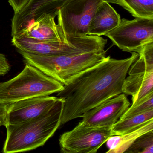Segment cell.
Segmentation results:
<instances>
[{
    "instance_id": "6da1fadb",
    "label": "cell",
    "mask_w": 153,
    "mask_h": 153,
    "mask_svg": "<svg viewBox=\"0 0 153 153\" xmlns=\"http://www.w3.org/2000/svg\"><path fill=\"white\" fill-rule=\"evenodd\" d=\"M115 59L110 56L70 80L58 97L64 100L61 124L82 117L92 108L121 94L129 69L138 57Z\"/></svg>"
},
{
    "instance_id": "7a4b0ae2",
    "label": "cell",
    "mask_w": 153,
    "mask_h": 153,
    "mask_svg": "<svg viewBox=\"0 0 153 153\" xmlns=\"http://www.w3.org/2000/svg\"><path fill=\"white\" fill-rule=\"evenodd\" d=\"M64 103V100L59 98L50 111L37 118L15 125H6L3 153L25 152L44 146L61 125Z\"/></svg>"
},
{
    "instance_id": "3957f363",
    "label": "cell",
    "mask_w": 153,
    "mask_h": 153,
    "mask_svg": "<svg viewBox=\"0 0 153 153\" xmlns=\"http://www.w3.org/2000/svg\"><path fill=\"white\" fill-rule=\"evenodd\" d=\"M27 64L65 85L73 78L96 65L105 58V51L76 55L44 56L18 51Z\"/></svg>"
},
{
    "instance_id": "277c9868",
    "label": "cell",
    "mask_w": 153,
    "mask_h": 153,
    "mask_svg": "<svg viewBox=\"0 0 153 153\" xmlns=\"http://www.w3.org/2000/svg\"><path fill=\"white\" fill-rule=\"evenodd\" d=\"M64 86L36 68L27 64L12 79L0 83V104H10L35 97L59 93Z\"/></svg>"
},
{
    "instance_id": "5b68a950",
    "label": "cell",
    "mask_w": 153,
    "mask_h": 153,
    "mask_svg": "<svg viewBox=\"0 0 153 153\" xmlns=\"http://www.w3.org/2000/svg\"><path fill=\"white\" fill-rule=\"evenodd\" d=\"M67 43L45 42L18 36L12 37L13 45L18 51L44 56L76 55L91 52L104 51L107 41L101 36L86 35L68 37Z\"/></svg>"
},
{
    "instance_id": "8992f818",
    "label": "cell",
    "mask_w": 153,
    "mask_h": 153,
    "mask_svg": "<svg viewBox=\"0 0 153 153\" xmlns=\"http://www.w3.org/2000/svg\"><path fill=\"white\" fill-rule=\"evenodd\" d=\"M104 36L123 51L139 54L145 45L153 42V19H122L117 27Z\"/></svg>"
},
{
    "instance_id": "52a82bcc",
    "label": "cell",
    "mask_w": 153,
    "mask_h": 153,
    "mask_svg": "<svg viewBox=\"0 0 153 153\" xmlns=\"http://www.w3.org/2000/svg\"><path fill=\"white\" fill-rule=\"evenodd\" d=\"M103 0H72L57 13L58 25L68 39L88 35L90 21Z\"/></svg>"
},
{
    "instance_id": "ba28073f",
    "label": "cell",
    "mask_w": 153,
    "mask_h": 153,
    "mask_svg": "<svg viewBox=\"0 0 153 153\" xmlns=\"http://www.w3.org/2000/svg\"><path fill=\"white\" fill-rule=\"evenodd\" d=\"M110 127H87L78 124L61 136L59 142L63 153H95L112 137Z\"/></svg>"
},
{
    "instance_id": "9c48e42d",
    "label": "cell",
    "mask_w": 153,
    "mask_h": 153,
    "mask_svg": "<svg viewBox=\"0 0 153 153\" xmlns=\"http://www.w3.org/2000/svg\"><path fill=\"white\" fill-rule=\"evenodd\" d=\"M72 0H29L24 7L15 13L11 23L12 37L17 36L39 17L44 14L56 17L58 10ZM121 7L119 0H103Z\"/></svg>"
},
{
    "instance_id": "30bf717a",
    "label": "cell",
    "mask_w": 153,
    "mask_h": 153,
    "mask_svg": "<svg viewBox=\"0 0 153 153\" xmlns=\"http://www.w3.org/2000/svg\"><path fill=\"white\" fill-rule=\"evenodd\" d=\"M130 105L125 94H120L87 111L78 125L87 127H111Z\"/></svg>"
},
{
    "instance_id": "8fae6325",
    "label": "cell",
    "mask_w": 153,
    "mask_h": 153,
    "mask_svg": "<svg viewBox=\"0 0 153 153\" xmlns=\"http://www.w3.org/2000/svg\"><path fill=\"white\" fill-rule=\"evenodd\" d=\"M59 99L56 97L42 96L10 104L6 115V126L19 124L37 118L50 111Z\"/></svg>"
},
{
    "instance_id": "7c38bea8",
    "label": "cell",
    "mask_w": 153,
    "mask_h": 153,
    "mask_svg": "<svg viewBox=\"0 0 153 153\" xmlns=\"http://www.w3.org/2000/svg\"><path fill=\"white\" fill-rule=\"evenodd\" d=\"M55 18L51 15H42L15 37L22 36L42 42H68L69 39L56 24Z\"/></svg>"
},
{
    "instance_id": "4fadbf2b",
    "label": "cell",
    "mask_w": 153,
    "mask_h": 153,
    "mask_svg": "<svg viewBox=\"0 0 153 153\" xmlns=\"http://www.w3.org/2000/svg\"><path fill=\"white\" fill-rule=\"evenodd\" d=\"M121 17L109 2L102 1L97 7L90 21L88 35L101 36L117 27Z\"/></svg>"
},
{
    "instance_id": "5bb4252c",
    "label": "cell",
    "mask_w": 153,
    "mask_h": 153,
    "mask_svg": "<svg viewBox=\"0 0 153 153\" xmlns=\"http://www.w3.org/2000/svg\"><path fill=\"white\" fill-rule=\"evenodd\" d=\"M128 75L123 82L122 92L132 96V105L153 93V71H137Z\"/></svg>"
},
{
    "instance_id": "9a60e30c",
    "label": "cell",
    "mask_w": 153,
    "mask_h": 153,
    "mask_svg": "<svg viewBox=\"0 0 153 153\" xmlns=\"http://www.w3.org/2000/svg\"><path fill=\"white\" fill-rule=\"evenodd\" d=\"M153 130V120L132 131L119 136H112L106 141L109 149L107 153H123L141 135Z\"/></svg>"
},
{
    "instance_id": "2e32d148",
    "label": "cell",
    "mask_w": 153,
    "mask_h": 153,
    "mask_svg": "<svg viewBox=\"0 0 153 153\" xmlns=\"http://www.w3.org/2000/svg\"><path fill=\"white\" fill-rule=\"evenodd\" d=\"M153 120V109L129 118L119 120L111 128V136L123 135L144 125Z\"/></svg>"
},
{
    "instance_id": "e0dca14e",
    "label": "cell",
    "mask_w": 153,
    "mask_h": 153,
    "mask_svg": "<svg viewBox=\"0 0 153 153\" xmlns=\"http://www.w3.org/2000/svg\"><path fill=\"white\" fill-rule=\"evenodd\" d=\"M121 7L136 18L153 19V0H119Z\"/></svg>"
},
{
    "instance_id": "ac0fdd59",
    "label": "cell",
    "mask_w": 153,
    "mask_h": 153,
    "mask_svg": "<svg viewBox=\"0 0 153 153\" xmlns=\"http://www.w3.org/2000/svg\"><path fill=\"white\" fill-rule=\"evenodd\" d=\"M153 130L139 137L125 153H153Z\"/></svg>"
},
{
    "instance_id": "d6986e66",
    "label": "cell",
    "mask_w": 153,
    "mask_h": 153,
    "mask_svg": "<svg viewBox=\"0 0 153 153\" xmlns=\"http://www.w3.org/2000/svg\"><path fill=\"white\" fill-rule=\"evenodd\" d=\"M151 109H153V93L149 94L137 103L131 105L120 120L132 117Z\"/></svg>"
},
{
    "instance_id": "ffe728a7",
    "label": "cell",
    "mask_w": 153,
    "mask_h": 153,
    "mask_svg": "<svg viewBox=\"0 0 153 153\" xmlns=\"http://www.w3.org/2000/svg\"><path fill=\"white\" fill-rule=\"evenodd\" d=\"M9 62L4 54L0 53V76L7 74L10 70Z\"/></svg>"
},
{
    "instance_id": "44dd1931",
    "label": "cell",
    "mask_w": 153,
    "mask_h": 153,
    "mask_svg": "<svg viewBox=\"0 0 153 153\" xmlns=\"http://www.w3.org/2000/svg\"><path fill=\"white\" fill-rule=\"evenodd\" d=\"M28 1L29 0H8V1L15 13H17L24 7Z\"/></svg>"
},
{
    "instance_id": "7402d4cb",
    "label": "cell",
    "mask_w": 153,
    "mask_h": 153,
    "mask_svg": "<svg viewBox=\"0 0 153 153\" xmlns=\"http://www.w3.org/2000/svg\"><path fill=\"white\" fill-rule=\"evenodd\" d=\"M9 104H0V126H6V118Z\"/></svg>"
}]
</instances>
